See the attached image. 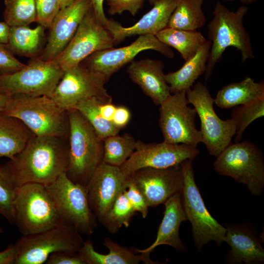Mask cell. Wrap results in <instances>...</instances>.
Returning a JSON list of instances; mask_svg holds the SVG:
<instances>
[{
	"label": "cell",
	"mask_w": 264,
	"mask_h": 264,
	"mask_svg": "<svg viewBox=\"0 0 264 264\" xmlns=\"http://www.w3.org/2000/svg\"><path fill=\"white\" fill-rule=\"evenodd\" d=\"M68 160V138L35 135L3 166L15 187L30 182L45 185L66 172Z\"/></svg>",
	"instance_id": "6da1fadb"
},
{
	"label": "cell",
	"mask_w": 264,
	"mask_h": 264,
	"mask_svg": "<svg viewBox=\"0 0 264 264\" xmlns=\"http://www.w3.org/2000/svg\"><path fill=\"white\" fill-rule=\"evenodd\" d=\"M248 10L246 5H243L235 11H231L220 1L214 5L213 18L207 25L211 47L204 73L206 81L229 47H234L240 51L242 63L255 58L250 35L243 24L244 16Z\"/></svg>",
	"instance_id": "7a4b0ae2"
},
{
	"label": "cell",
	"mask_w": 264,
	"mask_h": 264,
	"mask_svg": "<svg viewBox=\"0 0 264 264\" xmlns=\"http://www.w3.org/2000/svg\"><path fill=\"white\" fill-rule=\"evenodd\" d=\"M67 112L69 160L65 173L72 182L86 187L103 162V140L77 110L73 109Z\"/></svg>",
	"instance_id": "3957f363"
},
{
	"label": "cell",
	"mask_w": 264,
	"mask_h": 264,
	"mask_svg": "<svg viewBox=\"0 0 264 264\" xmlns=\"http://www.w3.org/2000/svg\"><path fill=\"white\" fill-rule=\"evenodd\" d=\"M2 112L20 119L36 136L68 138V112L49 96H10Z\"/></svg>",
	"instance_id": "277c9868"
},
{
	"label": "cell",
	"mask_w": 264,
	"mask_h": 264,
	"mask_svg": "<svg viewBox=\"0 0 264 264\" xmlns=\"http://www.w3.org/2000/svg\"><path fill=\"white\" fill-rule=\"evenodd\" d=\"M14 223L23 236L56 227L63 222L45 185L27 183L15 188Z\"/></svg>",
	"instance_id": "5b68a950"
},
{
	"label": "cell",
	"mask_w": 264,
	"mask_h": 264,
	"mask_svg": "<svg viewBox=\"0 0 264 264\" xmlns=\"http://www.w3.org/2000/svg\"><path fill=\"white\" fill-rule=\"evenodd\" d=\"M220 175L233 178L246 186L254 196H260L264 188V163L262 152L248 140L230 144L213 165Z\"/></svg>",
	"instance_id": "8992f818"
},
{
	"label": "cell",
	"mask_w": 264,
	"mask_h": 264,
	"mask_svg": "<svg viewBox=\"0 0 264 264\" xmlns=\"http://www.w3.org/2000/svg\"><path fill=\"white\" fill-rule=\"evenodd\" d=\"M192 161L187 159L180 163L184 178L181 198L187 219L192 225L195 247L200 251L210 241L220 246L224 242L226 229L207 209L195 180Z\"/></svg>",
	"instance_id": "52a82bcc"
},
{
	"label": "cell",
	"mask_w": 264,
	"mask_h": 264,
	"mask_svg": "<svg viewBox=\"0 0 264 264\" xmlns=\"http://www.w3.org/2000/svg\"><path fill=\"white\" fill-rule=\"evenodd\" d=\"M84 242L81 234L65 222L43 232L22 235L14 243V264H43L53 253L79 251Z\"/></svg>",
	"instance_id": "ba28073f"
},
{
	"label": "cell",
	"mask_w": 264,
	"mask_h": 264,
	"mask_svg": "<svg viewBox=\"0 0 264 264\" xmlns=\"http://www.w3.org/2000/svg\"><path fill=\"white\" fill-rule=\"evenodd\" d=\"M45 186L63 221L81 234L91 236L97 220L90 208L86 187L72 182L65 172Z\"/></svg>",
	"instance_id": "9c48e42d"
},
{
	"label": "cell",
	"mask_w": 264,
	"mask_h": 264,
	"mask_svg": "<svg viewBox=\"0 0 264 264\" xmlns=\"http://www.w3.org/2000/svg\"><path fill=\"white\" fill-rule=\"evenodd\" d=\"M64 73L53 60L33 58L22 68L0 74V93L50 97Z\"/></svg>",
	"instance_id": "30bf717a"
},
{
	"label": "cell",
	"mask_w": 264,
	"mask_h": 264,
	"mask_svg": "<svg viewBox=\"0 0 264 264\" xmlns=\"http://www.w3.org/2000/svg\"><path fill=\"white\" fill-rule=\"evenodd\" d=\"M186 95L200 119L202 143L211 155L217 157L231 144L236 131L235 122L231 118L222 120L218 116L213 107L214 99L204 84L197 82Z\"/></svg>",
	"instance_id": "8fae6325"
},
{
	"label": "cell",
	"mask_w": 264,
	"mask_h": 264,
	"mask_svg": "<svg viewBox=\"0 0 264 264\" xmlns=\"http://www.w3.org/2000/svg\"><path fill=\"white\" fill-rule=\"evenodd\" d=\"M186 91L171 94L159 106V125L164 141L197 147L202 141L196 126L195 109L188 106Z\"/></svg>",
	"instance_id": "7c38bea8"
},
{
	"label": "cell",
	"mask_w": 264,
	"mask_h": 264,
	"mask_svg": "<svg viewBox=\"0 0 264 264\" xmlns=\"http://www.w3.org/2000/svg\"><path fill=\"white\" fill-rule=\"evenodd\" d=\"M114 45L110 34L97 20L92 7L71 41L52 60L65 71L80 64L93 53L113 47Z\"/></svg>",
	"instance_id": "4fadbf2b"
},
{
	"label": "cell",
	"mask_w": 264,
	"mask_h": 264,
	"mask_svg": "<svg viewBox=\"0 0 264 264\" xmlns=\"http://www.w3.org/2000/svg\"><path fill=\"white\" fill-rule=\"evenodd\" d=\"M107 81L103 75L80 63L64 71L50 97L68 111L87 98L111 97L105 88Z\"/></svg>",
	"instance_id": "5bb4252c"
},
{
	"label": "cell",
	"mask_w": 264,
	"mask_h": 264,
	"mask_svg": "<svg viewBox=\"0 0 264 264\" xmlns=\"http://www.w3.org/2000/svg\"><path fill=\"white\" fill-rule=\"evenodd\" d=\"M199 153L197 147L184 144L146 143L136 141L132 154L120 167L128 176L144 168H166L180 164L185 160H194Z\"/></svg>",
	"instance_id": "9a60e30c"
},
{
	"label": "cell",
	"mask_w": 264,
	"mask_h": 264,
	"mask_svg": "<svg viewBox=\"0 0 264 264\" xmlns=\"http://www.w3.org/2000/svg\"><path fill=\"white\" fill-rule=\"evenodd\" d=\"M154 50L169 58L174 57L170 47L161 43L154 35L139 36L130 44L111 47L93 53L81 64L90 70L103 75L108 81L115 72L132 62L141 52Z\"/></svg>",
	"instance_id": "2e32d148"
},
{
	"label": "cell",
	"mask_w": 264,
	"mask_h": 264,
	"mask_svg": "<svg viewBox=\"0 0 264 264\" xmlns=\"http://www.w3.org/2000/svg\"><path fill=\"white\" fill-rule=\"evenodd\" d=\"M128 177L142 194L149 207L164 203L175 194L181 193L184 185L180 164L162 169L142 168Z\"/></svg>",
	"instance_id": "e0dca14e"
},
{
	"label": "cell",
	"mask_w": 264,
	"mask_h": 264,
	"mask_svg": "<svg viewBox=\"0 0 264 264\" xmlns=\"http://www.w3.org/2000/svg\"><path fill=\"white\" fill-rule=\"evenodd\" d=\"M128 176L120 167L102 162L86 186L90 208L101 222L118 195L127 189Z\"/></svg>",
	"instance_id": "ac0fdd59"
},
{
	"label": "cell",
	"mask_w": 264,
	"mask_h": 264,
	"mask_svg": "<svg viewBox=\"0 0 264 264\" xmlns=\"http://www.w3.org/2000/svg\"><path fill=\"white\" fill-rule=\"evenodd\" d=\"M92 7L91 0H75L68 6L60 9L48 28L47 42L40 57L46 61L56 57L71 41Z\"/></svg>",
	"instance_id": "d6986e66"
},
{
	"label": "cell",
	"mask_w": 264,
	"mask_h": 264,
	"mask_svg": "<svg viewBox=\"0 0 264 264\" xmlns=\"http://www.w3.org/2000/svg\"><path fill=\"white\" fill-rule=\"evenodd\" d=\"M178 0H160L133 25L124 27L113 20H108L105 27L110 34L114 44L136 35H154L167 26L170 18Z\"/></svg>",
	"instance_id": "ffe728a7"
},
{
	"label": "cell",
	"mask_w": 264,
	"mask_h": 264,
	"mask_svg": "<svg viewBox=\"0 0 264 264\" xmlns=\"http://www.w3.org/2000/svg\"><path fill=\"white\" fill-rule=\"evenodd\" d=\"M164 64L159 60L146 58L132 61L127 72L132 81L156 105H160L171 94L165 79Z\"/></svg>",
	"instance_id": "44dd1931"
},
{
	"label": "cell",
	"mask_w": 264,
	"mask_h": 264,
	"mask_svg": "<svg viewBox=\"0 0 264 264\" xmlns=\"http://www.w3.org/2000/svg\"><path fill=\"white\" fill-rule=\"evenodd\" d=\"M164 204V216L155 241L145 249L135 248L136 253H151L155 247L162 244L170 245L178 251H186L179 234L181 223L187 220L182 204L181 193L175 194Z\"/></svg>",
	"instance_id": "7402d4cb"
},
{
	"label": "cell",
	"mask_w": 264,
	"mask_h": 264,
	"mask_svg": "<svg viewBox=\"0 0 264 264\" xmlns=\"http://www.w3.org/2000/svg\"><path fill=\"white\" fill-rule=\"evenodd\" d=\"M224 241L231 248L227 262L231 264H251L264 262V249L250 228L242 225L226 227Z\"/></svg>",
	"instance_id": "603a6c76"
},
{
	"label": "cell",
	"mask_w": 264,
	"mask_h": 264,
	"mask_svg": "<svg viewBox=\"0 0 264 264\" xmlns=\"http://www.w3.org/2000/svg\"><path fill=\"white\" fill-rule=\"evenodd\" d=\"M103 244L109 249L108 254L96 251L89 240L84 242L79 251L86 264H137L140 262L147 264H160L150 258L151 253L136 254L134 250L121 246L110 238H104Z\"/></svg>",
	"instance_id": "cb8c5ba5"
},
{
	"label": "cell",
	"mask_w": 264,
	"mask_h": 264,
	"mask_svg": "<svg viewBox=\"0 0 264 264\" xmlns=\"http://www.w3.org/2000/svg\"><path fill=\"white\" fill-rule=\"evenodd\" d=\"M211 47L209 40L203 44L197 53L185 61L177 70L165 74V79L171 94L191 88L195 82L205 73Z\"/></svg>",
	"instance_id": "d4e9b609"
},
{
	"label": "cell",
	"mask_w": 264,
	"mask_h": 264,
	"mask_svg": "<svg viewBox=\"0 0 264 264\" xmlns=\"http://www.w3.org/2000/svg\"><path fill=\"white\" fill-rule=\"evenodd\" d=\"M34 136L20 119L0 112V158H12Z\"/></svg>",
	"instance_id": "484cf974"
},
{
	"label": "cell",
	"mask_w": 264,
	"mask_h": 264,
	"mask_svg": "<svg viewBox=\"0 0 264 264\" xmlns=\"http://www.w3.org/2000/svg\"><path fill=\"white\" fill-rule=\"evenodd\" d=\"M264 97V81L256 82L251 77H246L240 82L223 87L217 92L214 103L222 109H228Z\"/></svg>",
	"instance_id": "4316f807"
},
{
	"label": "cell",
	"mask_w": 264,
	"mask_h": 264,
	"mask_svg": "<svg viewBox=\"0 0 264 264\" xmlns=\"http://www.w3.org/2000/svg\"><path fill=\"white\" fill-rule=\"evenodd\" d=\"M45 28L39 25L34 28L27 25L10 26L6 47L14 55L31 58L42 53Z\"/></svg>",
	"instance_id": "83f0119b"
},
{
	"label": "cell",
	"mask_w": 264,
	"mask_h": 264,
	"mask_svg": "<svg viewBox=\"0 0 264 264\" xmlns=\"http://www.w3.org/2000/svg\"><path fill=\"white\" fill-rule=\"evenodd\" d=\"M163 44L176 49L186 61L192 58L207 41L197 30H184L166 27L155 35Z\"/></svg>",
	"instance_id": "f1b7e54d"
},
{
	"label": "cell",
	"mask_w": 264,
	"mask_h": 264,
	"mask_svg": "<svg viewBox=\"0 0 264 264\" xmlns=\"http://www.w3.org/2000/svg\"><path fill=\"white\" fill-rule=\"evenodd\" d=\"M204 0H178L167 26L184 30H197L204 26L206 17L202 6Z\"/></svg>",
	"instance_id": "f546056e"
},
{
	"label": "cell",
	"mask_w": 264,
	"mask_h": 264,
	"mask_svg": "<svg viewBox=\"0 0 264 264\" xmlns=\"http://www.w3.org/2000/svg\"><path fill=\"white\" fill-rule=\"evenodd\" d=\"M136 141L129 133L109 136L103 139V162L120 167L135 150Z\"/></svg>",
	"instance_id": "4dcf8cb0"
},
{
	"label": "cell",
	"mask_w": 264,
	"mask_h": 264,
	"mask_svg": "<svg viewBox=\"0 0 264 264\" xmlns=\"http://www.w3.org/2000/svg\"><path fill=\"white\" fill-rule=\"evenodd\" d=\"M110 97H90L80 101L75 107L87 119L97 135L103 140L109 136L118 134L120 131L111 121L104 119L99 110L100 100Z\"/></svg>",
	"instance_id": "1f68e13d"
},
{
	"label": "cell",
	"mask_w": 264,
	"mask_h": 264,
	"mask_svg": "<svg viewBox=\"0 0 264 264\" xmlns=\"http://www.w3.org/2000/svg\"><path fill=\"white\" fill-rule=\"evenodd\" d=\"M4 21L10 26L28 25L37 21L35 0H5Z\"/></svg>",
	"instance_id": "d6a6232c"
},
{
	"label": "cell",
	"mask_w": 264,
	"mask_h": 264,
	"mask_svg": "<svg viewBox=\"0 0 264 264\" xmlns=\"http://www.w3.org/2000/svg\"><path fill=\"white\" fill-rule=\"evenodd\" d=\"M125 190L118 195L101 222L108 231L111 233L117 232L123 225L128 227L135 212L125 195Z\"/></svg>",
	"instance_id": "836d02e7"
},
{
	"label": "cell",
	"mask_w": 264,
	"mask_h": 264,
	"mask_svg": "<svg viewBox=\"0 0 264 264\" xmlns=\"http://www.w3.org/2000/svg\"><path fill=\"white\" fill-rule=\"evenodd\" d=\"M264 115V97L233 110L231 119L235 122V141L239 142L247 127L256 119Z\"/></svg>",
	"instance_id": "e575fe53"
},
{
	"label": "cell",
	"mask_w": 264,
	"mask_h": 264,
	"mask_svg": "<svg viewBox=\"0 0 264 264\" xmlns=\"http://www.w3.org/2000/svg\"><path fill=\"white\" fill-rule=\"evenodd\" d=\"M15 188L6 172H0V215L13 224Z\"/></svg>",
	"instance_id": "d590c367"
},
{
	"label": "cell",
	"mask_w": 264,
	"mask_h": 264,
	"mask_svg": "<svg viewBox=\"0 0 264 264\" xmlns=\"http://www.w3.org/2000/svg\"><path fill=\"white\" fill-rule=\"evenodd\" d=\"M37 21L39 25L49 28L60 9L58 0H35Z\"/></svg>",
	"instance_id": "8d00e7d4"
},
{
	"label": "cell",
	"mask_w": 264,
	"mask_h": 264,
	"mask_svg": "<svg viewBox=\"0 0 264 264\" xmlns=\"http://www.w3.org/2000/svg\"><path fill=\"white\" fill-rule=\"evenodd\" d=\"M124 192L135 211L140 213L142 217L145 218L148 215L149 206L142 194L128 176L127 189Z\"/></svg>",
	"instance_id": "74e56055"
},
{
	"label": "cell",
	"mask_w": 264,
	"mask_h": 264,
	"mask_svg": "<svg viewBox=\"0 0 264 264\" xmlns=\"http://www.w3.org/2000/svg\"><path fill=\"white\" fill-rule=\"evenodd\" d=\"M110 15L122 14L125 11L135 16L142 7L145 0H106Z\"/></svg>",
	"instance_id": "f35d334b"
},
{
	"label": "cell",
	"mask_w": 264,
	"mask_h": 264,
	"mask_svg": "<svg viewBox=\"0 0 264 264\" xmlns=\"http://www.w3.org/2000/svg\"><path fill=\"white\" fill-rule=\"evenodd\" d=\"M25 66V64L17 59L4 44L0 43V74L16 71Z\"/></svg>",
	"instance_id": "ab89813d"
},
{
	"label": "cell",
	"mask_w": 264,
	"mask_h": 264,
	"mask_svg": "<svg viewBox=\"0 0 264 264\" xmlns=\"http://www.w3.org/2000/svg\"><path fill=\"white\" fill-rule=\"evenodd\" d=\"M46 264H86L80 253L78 252L60 251L51 254L45 262Z\"/></svg>",
	"instance_id": "60d3db41"
},
{
	"label": "cell",
	"mask_w": 264,
	"mask_h": 264,
	"mask_svg": "<svg viewBox=\"0 0 264 264\" xmlns=\"http://www.w3.org/2000/svg\"><path fill=\"white\" fill-rule=\"evenodd\" d=\"M131 117V113L128 108L123 106H116L112 123L116 128L121 130L128 125Z\"/></svg>",
	"instance_id": "b9f144b4"
},
{
	"label": "cell",
	"mask_w": 264,
	"mask_h": 264,
	"mask_svg": "<svg viewBox=\"0 0 264 264\" xmlns=\"http://www.w3.org/2000/svg\"><path fill=\"white\" fill-rule=\"evenodd\" d=\"M104 0H91L92 9L97 20L105 26L107 24L108 19L106 17L103 8Z\"/></svg>",
	"instance_id": "7bdbcfd3"
},
{
	"label": "cell",
	"mask_w": 264,
	"mask_h": 264,
	"mask_svg": "<svg viewBox=\"0 0 264 264\" xmlns=\"http://www.w3.org/2000/svg\"><path fill=\"white\" fill-rule=\"evenodd\" d=\"M15 256L14 243L10 244L4 250L0 251V264H14Z\"/></svg>",
	"instance_id": "ee69618b"
},
{
	"label": "cell",
	"mask_w": 264,
	"mask_h": 264,
	"mask_svg": "<svg viewBox=\"0 0 264 264\" xmlns=\"http://www.w3.org/2000/svg\"><path fill=\"white\" fill-rule=\"evenodd\" d=\"M10 26L4 21L0 22V43L5 44L8 41Z\"/></svg>",
	"instance_id": "f6af8a7d"
},
{
	"label": "cell",
	"mask_w": 264,
	"mask_h": 264,
	"mask_svg": "<svg viewBox=\"0 0 264 264\" xmlns=\"http://www.w3.org/2000/svg\"><path fill=\"white\" fill-rule=\"evenodd\" d=\"M10 96L0 93V112L3 111Z\"/></svg>",
	"instance_id": "bcb514c9"
},
{
	"label": "cell",
	"mask_w": 264,
	"mask_h": 264,
	"mask_svg": "<svg viewBox=\"0 0 264 264\" xmlns=\"http://www.w3.org/2000/svg\"><path fill=\"white\" fill-rule=\"evenodd\" d=\"M75 0H58L60 9L65 8L71 4Z\"/></svg>",
	"instance_id": "7dc6e473"
},
{
	"label": "cell",
	"mask_w": 264,
	"mask_h": 264,
	"mask_svg": "<svg viewBox=\"0 0 264 264\" xmlns=\"http://www.w3.org/2000/svg\"><path fill=\"white\" fill-rule=\"evenodd\" d=\"M257 0H240L241 3L243 5H247L249 4H252L253 3L256 2Z\"/></svg>",
	"instance_id": "c3c4849f"
},
{
	"label": "cell",
	"mask_w": 264,
	"mask_h": 264,
	"mask_svg": "<svg viewBox=\"0 0 264 264\" xmlns=\"http://www.w3.org/2000/svg\"><path fill=\"white\" fill-rule=\"evenodd\" d=\"M159 0H148L150 3L152 5H153L155 3H156Z\"/></svg>",
	"instance_id": "681fc988"
},
{
	"label": "cell",
	"mask_w": 264,
	"mask_h": 264,
	"mask_svg": "<svg viewBox=\"0 0 264 264\" xmlns=\"http://www.w3.org/2000/svg\"><path fill=\"white\" fill-rule=\"evenodd\" d=\"M0 173H4V172H5L3 165H0Z\"/></svg>",
	"instance_id": "f907efd6"
},
{
	"label": "cell",
	"mask_w": 264,
	"mask_h": 264,
	"mask_svg": "<svg viewBox=\"0 0 264 264\" xmlns=\"http://www.w3.org/2000/svg\"><path fill=\"white\" fill-rule=\"evenodd\" d=\"M4 232V230L0 227V235Z\"/></svg>",
	"instance_id": "816d5d0a"
},
{
	"label": "cell",
	"mask_w": 264,
	"mask_h": 264,
	"mask_svg": "<svg viewBox=\"0 0 264 264\" xmlns=\"http://www.w3.org/2000/svg\"><path fill=\"white\" fill-rule=\"evenodd\" d=\"M221 0L232 1H233L234 0Z\"/></svg>",
	"instance_id": "f5cc1de1"
}]
</instances>
